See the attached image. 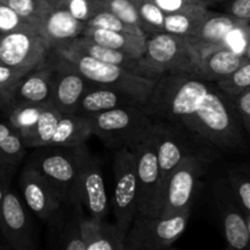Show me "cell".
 <instances>
[{
  "mask_svg": "<svg viewBox=\"0 0 250 250\" xmlns=\"http://www.w3.org/2000/svg\"><path fill=\"white\" fill-rule=\"evenodd\" d=\"M210 83L190 75L166 73L155 80L143 110L153 121L170 122L190 131L195 111Z\"/></svg>",
  "mask_w": 250,
  "mask_h": 250,
  "instance_id": "1",
  "label": "cell"
},
{
  "mask_svg": "<svg viewBox=\"0 0 250 250\" xmlns=\"http://www.w3.org/2000/svg\"><path fill=\"white\" fill-rule=\"evenodd\" d=\"M190 131L216 149L229 150L243 146V126L231 98L210 83L195 111Z\"/></svg>",
  "mask_w": 250,
  "mask_h": 250,
  "instance_id": "2",
  "label": "cell"
},
{
  "mask_svg": "<svg viewBox=\"0 0 250 250\" xmlns=\"http://www.w3.org/2000/svg\"><path fill=\"white\" fill-rule=\"evenodd\" d=\"M198 61L187 37L158 32L146 36V50L138 59L139 76L154 81L166 73L194 77Z\"/></svg>",
  "mask_w": 250,
  "mask_h": 250,
  "instance_id": "3",
  "label": "cell"
},
{
  "mask_svg": "<svg viewBox=\"0 0 250 250\" xmlns=\"http://www.w3.org/2000/svg\"><path fill=\"white\" fill-rule=\"evenodd\" d=\"M59 51L68 59L92 84L117 90L136 100L142 106H144L150 97L155 83L154 80L136 75L121 66L103 62L71 46H65Z\"/></svg>",
  "mask_w": 250,
  "mask_h": 250,
  "instance_id": "4",
  "label": "cell"
},
{
  "mask_svg": "<svg viewBox=\"0 0 250 250\" xmlns=\"http://www.w3.org/2000/svg\"><path fill=\"white\" fill-rule=\"evenodd\" d=\"M92 136L111 149L132 148L148 134L153 120L137 105L115 107L89 117Z\"/></svg>",
  "mask_w": 250,
  "mask_h": 250,
  "instance_id": "5",
  "label": "cell"
},
{
  "mask_svg": "<svg viewBox=\"0 0 250 250\" xmlns=\"http://www.w3.org/2000/svg\"><path fill=\"white\" fill-rule=\"evenodd\" d=\"M151 132L155 138L163 188L168 176L180 165L183 159L188 156H199L211 161L214 159L211 149L215 146L202 148V143L198 146L193 144V137L198 134L188 131L185 127L176 126L166 121H153Z\"/></svg>",
  "mask_w": 250,
  "mask_h": 250,
  "instance_id": "6",
  "label": "cell"
},
{
  "mask_svg": "<svg viewBox=\"0 0 250 250\" xmlns=\"http://www.w3.org/2000/svg\"><path fill=\"white\" fill-rule=\"evenodd\" d=\"M192 210L172 216L136 215L125 238V250H163L172 246L187 229Z\"/></svg>",
  "mask_w": 250,
  "mask_h": 250,
  "instance_id": "7",
  "label": "cell"
},
{
  "mask_svg": "<svg viewBox=\"0 0 250 250\" xmlns=\"http://www.w3.org/2000/svg\"><path fill=\"white\" fill-rule=\"evenodd\" d=\"M132 154L136 161L137 183H138V202L137 215L139 216H158L163 195V186L159 170L158 151L153 132L132 146Z\"/></svg>",
  "mask_w": 250,
  "mask_h": 250,
  "instance_id": "8",
  "label": "cell"
},
{
  "mask_svg": "<svg viewBox=\"0 0 250 250\" xmlns=\"http://www.w3.org/2000/svg\"><path fill=\"white\" fill-rule=\"evenodd\" d=\"M211 160L188 156L172 171L163 188L158 216H172L192 210L193 198L200 176L204 175Z\"/></svg>",
  "mask_w": 250,
  "mask_h": 250,
  "instance_id": "9",
  "label": "cell"
},
{
  "mask_svg": "<svg viewBox=\"0 0 250 250\" xmlns=\"http://www.w3.org/2000/svg\"><path fill=\"white\" fill-rule=\"evenodd\" d=\"M81 146L82 144L42 153L31 164L55 188L62 200L81 199L78 193Z\"/></svg>",
  "mask_w": 250,
  "mask_h": 250,
  "instance_id": "10",
  "label": "cell"
},
{
  "mask_svg": "<svg viewBox=\"0 0 250 250\" xmlns=\"http://www.w3.org/2000/svg\"><path fill=\"white\" fill-rule=\"evenodd\" d=\"M114 177L112 212L115 216V224L127 233L137 215L138 202L136 161L129 148L116 149L114 158Z\"/></svg>",
  "mask_w": 250,
  "mask_h": 250,
  "instance_id": "11",
  "label": "cell"
},
{
  "mask_svg": "<svg viewBox=\"0 0 250 250\" xmlns=\"http://www.w3.org/2000/svg\"><path fill=\"white\" fill-rule=\"evenodd\" d=\"M53 51L50 43L36 27L0 36V62L31 71L43 65Z\"/></svg>",
  "mask_w": 250,
  "mask_h": 250,
  "instance_id": "12",
  "label": "cell"
},
{
  "mask_svg": "<svg viewBox=\"0 0 250 250\" xmlns=\"http://www.w3.org/2000/svg\"><path fill=\"white\" fill-rule=\"evenodd\" d=\"M48 62L51 68L50 103L62 114L73 112L92 83L59 50L51 51Z\"/></svg>",
  "mask_w": 250,
  "mask_h": 250,
  "instance_id": "13",
  "label": "cell"
},
{
  "mask_svg": "<svg viewBox=\"0 0 250 250\" xmlns=\"http://www.w3.org/2000/svg\"><path fill=\"white\" fill-rule=\"evenodd\" d=\"M81 199L62 200L60 207L46 220L48 239L51 248L85 250L81 233V220L84 215Z\"/></svg>",
  "mask_w": 250,
  "mask_h": 250,
  "instance_id": "14",
  "label": "cell"
},
{
  "mask_svg": "<svg viewBox=\"0 0 250 250\" xmlns=\"http://www.w3.org/2000/svg\"><path fill=\"white\" fill-rule=\"evenodd\" d=\"M0 231L12 249H36L34 226L19 195L7 189L0 210Z\"/></svg>",
  "mask_w": 250,
  "mask_h": 250,
  "instance_id": "15",
  "label": "cell"
},
{
  "mask_svg": "<svg viewBox=\"0 0 250 250\" xmlns=\"http://www.w3.org/2000/svg\"><path fill=\"white\" fill-rule=\"evenodd\" d=\"M78 193L88 215L97 219L106 216L109 202L102 166L98 159L87 150L84 144L81 146Z\"/></svg>",
  "mask_w": 250,
  "mask_h": 250,
  "instance_id": "16",
  "label": "cell"
},
{
  "mask_svg": "<svg viewBox=\"0 0 250 250\" xmlns=\"http://www.w3.org/2000/svg\"><path fill=\"white\" fill-rule=\"evenodd\" d=\"M214 197L221 215L227 246L237 250L250 248L247 214L237 202L229 181H217L214 188Z\"/></svg>",
  "mask_w": 250,
  "mask_h": 250,
  "instance_id": "17",
  "label": "cell"
},
{
  "mask_svg": "<svg viewBox=\"0 0 250 250\" xmlns=\"http://www.w3.org/2000/svg\"><path fill=\"white\" fill-rule=\"evenodd\" d=\"M20 187L28 209L43 221H46L62 202L55 188L31 164L22 171Z\"/></svg>",
  "mask_w": 250,
  "mask_h": 250,
  "instance_id": "18",
  "label": "cell"
},
{
  "mask_svg": "<svg viewBox=\"0 0 250 250\" xmlns=\"http://www.w3.org/2000/svg\"><path fill=\"white\" fill-rule=\"evenodd\" d=\"M10 107L20 104L44 105L50 102L51 68L48 59L43 65L31 70L17 80L10 87Z\"/></svg>",
  "mask_w": 250,
  "mask_h": 250,
  "instance_id": "19",
  "label": "cell"
},
{
  "mask_svg": "<svg viewBox=\"0 0 250 250\" xmlns=\"http://www.w3.org/2000/svg\"><path fill=\"white\" fill-rule=\"evenodd\" d=\"M243 22L229 14H219L209 11L205 19L200 22L194 33L187 37L190 46L194 49L199 59L212 49L224 46L227 34L238 23Z\"/></svg>",
  "mask_w": 250,
  "mask_h": 250,
  "instance_id": "20",
  "label": "cell"
},
{
  "mask_svg": "<svg viewBox=\"0 0 250 250\" xmlns=\"http://www.w3.org/2000/svg\"><path fill=\"white\" fill-rule=\"evenodd\" d=\"M84 28L85 22L76 19L67 10L51 7L38 29L50 43L53 50H60L67 46L73 39L82 36Z\"/></svg>",
  "mask_w": 250,
  "mask_h": 250,
  "instance_id": "21",
  "label": "cell"
},
{
  "mask_svg": "<svg viewBox=\"0 0 250 250\" xmlns=\"http://www.w3.org/2000/svg\"><path fill=\"white\" fill-rule=\"evenodd\" d=\"M244 55L231 50L227 46L212 49L199 59L195 67L194 77L205 82L217 83L234 72L239 66L247 62Z\"/></svg>",
  "mask_w": 250,
  "mask_h": 250,
  "instance_id": "22",
  "label": "cell"
},
{
  "mask_svg": "<svg viewBox=\"0 0 250 250\" xmlns=\"http://www.w3.org/2000/svg\"><path fill=\"white\" fill-rule=\"evenodd\" d=\"M81 233L85 250H125L126 233L116 224L83 215Z\"/></svg>",
  "mask_w": 250,
  "mask_h": 250,
  "instance_id": "23",
  "label": "cell"
},
{
  "mask_svg": "<svg viewBox=\"0 0 250 250\" xmlns=\"http://www.w3.org/2000/svg\"><path fill=\"white\" fill-rule=\"evenodd\" d=\"M126 105L142 106L136 100L117 92V90L90 84L76 105L73 114L90 117L99 112L107 111V110L115 109V107L126 106Z\"/></svg>",
  "mask_w": 250,
  "mask_h": 250,
  "instance_id": "24",
  "label": "cell"
},
{
  "mask_svg": "<svg viewBox=\"0 0 250 250\" xmlns=\"http://www.w3.org/2000/svg\"><path fill=\"white\" fill-rule=\"evenodd\" d=\"M82 36L94 43L107 48L116 49L124 51L133 58H141L146 50V36L144 34L125 33V32H115L110 29L90 27L85 24Z\"/></svg>",
  "mask_w": 250,
  "mask_h": 250,
  "instance_id": "25",
  "label": "cell"
},
{
  "mask_svg": "<svg viewBox=\"0 0 250 250\" xmlns=\"http://www.w3.org/2000/svg\"><path fill=\"white\" fill-rule=\"evenodd\" d=\"M92 136L89 117L67 112L60 117L55 132L46 148H73L84 144Z\"/></svg>",
  "mask_w": 250,
  "mask_h": 250,
  "instance_id": "26",
  "label": "cell"
},
{
  "mask_svg": "<svg viewBox=\"0 0 250 250\" xmlns=\"http://www.w3.org/2000/svg\"><path fill=\"white\" fill-rule=\"evenodd\" d=\"M67 46L77 49V50L82 51V53L87 54V55L92 56V58L97 59V60L103 61V62L121 66V67L126 68V70L139 76L138 58H133V56L128 55V54L124 53V51L100 45V44L94 43V42L89 41V39L83 36H80L76 39H73Z\"/></svg>",
  "mask_w": 250,
  "mask_h": 250,
  "instance_id": "27",
  "label": "cell"
},
{
  "mask_svg": "<svg viewBox=\"0 0 250 250\" xmlns=\"http://www.w3.org/2000/svg\"><path fill=\"white\" fill-rule=\"evenodd\" d=\"M61 115L62 112L50 102L44 104L36 125L21 134L26 148H46L60 121Z\"/></svg>",
  "mask_w": 250,
  "mask_h": 250,
  "instance_id": "28",
  "label": "cell"
},
{
  "mask_svg": "<svg viewBox=\"0 0 250 250\" xmlns=\"http://www.w3.org/2000/svg\"><path fill=\"white\" fill-rule=\"evenodd\" d=\"M209 11L208 6H198L186 11L166 14L164 20V32L189 37L190 34L194 33Z\"/></svg>",
  "mask_w": 250,
  "mask_h": 250,
  "instance_id": "29",
  "label": "cell"
},
{
  "mask_svg": "<svg viewBox=\"0 0 250 250\" xmlns=\"http://www.w3.org/2000/svg\"><path fill=\"white\" fill-rule=\"evenodd\" d=\"M26 154V146L16 128L0 122V166H14Z\"/></svg>",
  "mask_w": 250,
  "mask_h": 250,
  "instance_id": "30",
  "label": "cell"
},
{
  "mask_svg": "<svg viewBox=\"0 0 250 250\" xmlns=\"http://www.w3.org/2000/svg\"><path fill=\"white\" fill-rule=\"evenodd\" d=\"M2 2L37 28H39L44 16L53 7L49 0H5Z\"/></svg>",
  "mask_w": 250,
  "mask_h": 250,
  "instance_id": "31",
  "label": "cell"
},
{
  "mask_svg": "<svg viewBox=\"0 0 250 250\" xmlns=\"http://www.w3.org/2000/svg\"><path fill=\"white\" fill-rule=\"evenodd\" d=\"M97 5L98 11L106 10V11L116 15L124 21L134 24V26H138L146 34V24L142 21L132 0H97Z\"/></svg>",
  "mask_w": 250,
  "mask_h": 250,
  "instance_id": "32",
  "label": "cell"
},
{
  "mask_svg": "<svg viewBox=\"0 0 250 250\" xmlns=\"http://www.w3.org/2000/svg\"><path fill=\"white\" fill-rule=\"evenodd\" d=\"M43 106L44 105L37 104H20L11 106L10 107L11 110H10L9 115V124L14 128H16L20 134H23L38 121Z\"/></svg>",
  "mask_w": 250,
  "mask_h": 250,
  "instance_id": "33",
  "label": "cell"
},
{
  "mask_svg": "<svg viewBox=\"0 0 250 250\" xmlns=\"http://www.w3.org/2000/svg\"><path fill=\"white\" fill-rule=\"evenodd\" d=\"M229 185L246 214L250 212V167H241L229 173Z\"/></svg>",
  "mask_w": 250,
  "mask_h": 250,
  "instance_id": "34",
  "label": "cell"
},
{
  "mask_svg": "<svg viewBox=\"0 0 250 250\" xmlns=\"http://www.w3.org/2000/svg\"><path fill=\"white\" fill-rule=\"evenodd\" d=\"M87 26L90 27H98V28H104V29H110V31L115 32H125V33H134V34H144L142 28H139L138 26H134V24L128 23V22L124 21L120 17H117L116 15L111 14V12L106 11V10H100L97 14L93 15L87 22H85Z\"/></svg>",
  "mask_w": 250,
  "mask_h": 250,
  "instance_id": "35",
  "label": "cell"
},
{
  "mask_svg": "<svg viewBox=\"0 0 250 250\" xmlns=\"http://www.w3.org/2000/svg\"><path fill=\"white\" fill-rule=\"evenodd\" d=\"M141 16L142 21L146 27V36L164 32V20L165 12L159 9L150 0H132Z\"/></svg>",
  "mask_w": 250,
  "mask_h": 250,
  "instance_id": "36",
  "label": "cell"
},
{
  "mask_svg": "<svg viewBox=\"0 0 250 250\" xmlns=\"http://www.w3.org/2000/svg\"><path fill=\"white\" fill-rule=\"evenodd\" d=\"M216 85L229 97H236L250 89V61L239 66L232 75L217 82Z\"/></svg>",
  "mask_w": 250,
  "mask_h": 250,
  "instance_id": "37",
  "label": "cell"
},
{
  "mask_svg": "<svg viewBox=\"0 0 250 250\" xmlns=\"http://www.w3.org/2000/svg\"><path fill=\"white\" fill-rule=\"evenodd\" d=\"M53 7H60L70 12L80 21L87 22L98 12L97 0H49Z\"/></svg>",
  "mask_w": 250,
  "mask_h": 250,
  "instance_id": "38",
  "label": "cell"
},
{
  "mask_svg": "<svg viewBox=\"0 0 250 250\" xmlns=\"http://www.w3.org/2000/svg\"><path fill=\"white\" fill-rule=\"evenodd\" d=\"M250 41V22L243 21L237 24L225 38V46L244 55Z\"/></svg>",
  "mask_w": 250,
  "mask_h": 250,
  "instance_id": "39",
  "label": "cell"
},
{
  "mask_svg": "<svg viewBox=\"0 0 250 250\" xmlns=\"http://www.w3.org/2000/svg\"><path fill=\"white\" fill-rule=\"evenodd\" d=\"M29 27L34 26L22 19L15 10L7 6L6 4L0 2V36L10 33V32L19 31V29L29 28Z\"/></svg>",
  "mask_w": 250,
  "mask_h": 250,
  "instance_id": "40",
  "label": "cell"
},
{
  "mask_svg": "<svg viewBox=\"0 0 250 250\" xmlns=\"http://www.w3.org/2000/svg\"><path fill=\"white\" fill-rule=\"evenodd\" d=\"M165 14L186 11V10L194 9L198 6H209V4L202 0H150Z\"/></svg>",
  "mask_w": 250,
  "mask_h": 250,
  "instance_id": "41",
  "label": "cell"
},
{
  "mask_svg": "<svg viewBox=\"0 0 250 250\" xmlns=\"http://www.w3.org/2000/svg\"><path fill=\"white\" fill-rule=\"evenodd\" d=\"M229 98L233 103L234 109H236L242 126L250 136V89L236 95V97Z\"/></svg>",
  "mask_w": 250,
  "mask_h": 250,
  "instance_id": "42",
  "label": "cell"
},
{
  "mask_svg": "<svg viewBox=\"0 0 250 250\" xmlns=\"http://www.w3.org/2000/svg\"><path fill=\"white\" fill-rule=\"evenodd\" d=\"M27 72L29 71L23 70V68L11 67V66L0 62V89L11 87L17 80H20Z\"/></svg>",
  "mask_w": 250,
  "mask_h": 250,
  "instance_id": "43",
  "label": "cell"
},
{
  "mask_svg": "<svg viewBox=\"0 0 250 250\" xmlns=\"http://www.w3.org/2000/svg\"><path fill=\"white\" fill-rule=\"evenodd\" d=\"M226 11L242 21L250 22V0H226Z\"/></svg>",
  "mask_w": 250,
  "mask_h": 250,
  "instance_id": "44",
  "label": "cell"
},
{
  "mask_svg": "<svg viewBox=\"0 0 250 250\" xmlns=\"http://www.w3.org/2000/svg\"><path fill=\"white\" fill-rule=\"evenodd\" d=\"M11 104V97H10V87L5 89H0V109L2 107H10Z\"/></svg>",
  "mask_w": 250,
  "mask_h": 250,
  "instance_id": "45",
  "label": "cell"
},
{
  "mask_svg": "<svg viewBox=\"0 0 250 250\" xmlns=\"http://www.w3.org/2000/svg\"><path fill=\"white\" fill-rule=\"evenodd\" d=\"M7 183H6V180H5L4 175L2 173H0V210H1V204H2V199H4L5 197V193L7 192Z\"/></svg>",
  "mask_w": 250,
  "mask_h": 250,
  "instance_id": "46",
  "label": "cell"
},
{
  "mask_svg": "<svg viewBox=\"0 0 250 250\" xmlns=\"http://www.w3.org/2000/svg\"><path fill=\"white\" fill-rule=\"evenodd\" d=\"M244 56H246V58H247V60L250 61V41H249V44H248V46H247V50H246V53H244Z\"/></svg>",
  "mask_w": 250,
  "mask_h": 250,
  "instance_id": "47",
  "label": "cell"
},
{
  "mask_svg": "<svg viewBox=\"0 0 250 250\" xmlns=\"http://www.w3.org/2000/svg\"><path fill=\"white\" fill-rule=\"evenodd\" d=\"M247 226H248V233H249V238H250V212L247 214Z\"/></svg>",
  "mask_w": 250,
  "mask_h": 250,
  "instance_id": "48",
  "label": "cell"
},
{
  "mask_svg": "<svg viewBox=\"0 0 250 250\" xmlns=\"http://www.w3.org/2000/svg\"><path fill=\"white\" fill-rule=\"evenodd\" d=\"M202 1L207 2V4H211V2H225L226 0H202Z\"/></svg>",
  "mask_w": 250,
  "mask_h": 250,
  "instance_id": "49",
  "label": "cell"
},
{
  "mask_svg": "<svg viewBox=\"0 0 250 250\" xmlns=\"http://www.w3.org/2000/svg\"><path fill=\"white\" fill-rule=\"evenodd\" d=\"M2 1H5V0H0V2H2Z\"/></svg>",
  "mask_w": 250,
  "mask_h": 250,
  "instance_id": "50",
  "label": "cell"
}]
</instances>
